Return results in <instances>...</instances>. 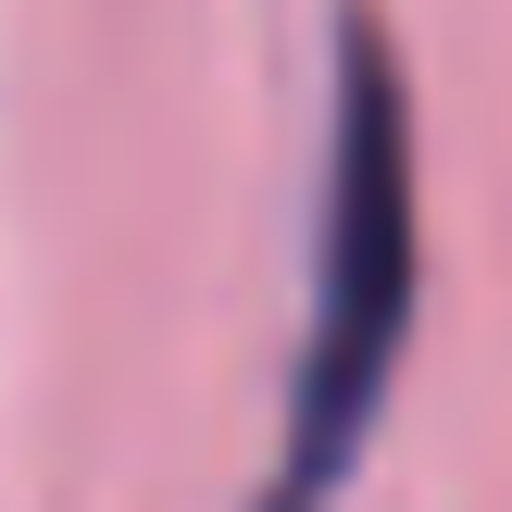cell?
<instances>
[{
    "label": "cell",
    "mask_w": 512,
    "mask_h": 512,
    "mask_svg": "<svg viewBox=\"0 0 512 512\" xmlns=\"http://www.w3.org/2000/svg\"><path fill=\"white\" fill-rule=\"evenodd\" d=\"M413 88L388 25L350 0L338 25V113H325V200H313V300H300L288 400H275V475L250 512H325L363 463L388 375L413 350Z\"/></svg>",
    "instance_id": "6da1fadb"
}]
</instances>
